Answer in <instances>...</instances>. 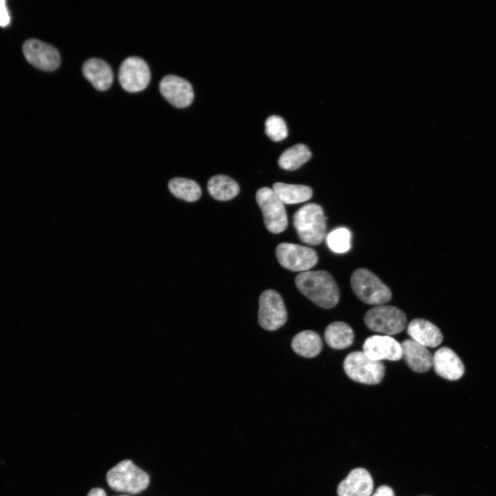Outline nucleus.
<instances>
[{
	"instance_id": "obj_1",
	"label": "nucleus",
	"mask_w": 496,
	"mask_h": 496,
	"mask_svg": "<svg viewBox=\"0 0 496 496\" xmlns=\"http://www.w3.org/2000/svg\"><path fill=\"white\" fill-rule=\"evenodd\" d=\"M295 283L301 293L322 308H333L339 302V288L326 271L301 272L296 277Z\"/></svg>"
},
{
	"instance_id": "obj_2",
	"label": "nucleus",
	"mask_w": 496,
	"mask_h": 496,
	"mask_svg": "<svg viewBox=\"0 0 496 496\" xmlns=\"http://www.w3.org/2000/svg\"><path fill=\"white\" fill-rule=\"evenodd\" d=\"M293 226L300 240L307 245H318L326 236V218L320 205L309 203L296 211Z\"/></svg>"
},
{
	"instance_id": "obj_3",
	"label": "nucleus",
	"mask_w": 496,
	"mask_h": 496,
	"mask_svg": "<svg viewBox=\"0 0 496 496\" xmlns=\"http://www.w3.org/2000/svg\"><path fill=\"white\" fill-rule=\"evenodd\" d=\"M351 285L357 297L366 304L379 306L391 299L390 289L366 269L360 268L353 272Z\"/></svg>"
},
{
	"instance_id": "obj_4",
	"label": "nucleus",
	"mask_w": 496,
	"mask_h": 496,
	"mask_svg": "<svg viewBox=\"0 0 496 496\" xmlns=\"http://www.w3.org/2000/svg\"><path fill=\"white\" fill-rule=\"evenodd\" d=\"M107 482L114 490L138 493L145 490L149 482V475L132 461L120 462L107 473Z\"/></svg>"
},
{
	"instance_id": "obj_5",
	"label": "nucleus",
	"mask_w": 496,
	"mask_h": 496,
	"mask_svg": "<svg viewBox=\"0 0 496 496\" xmlns=\"http://www.w3.org/2000/svg\"><path fill=\"white\" fill-rule=\"evenodd\" d=\"M343 368L349 378L364 384L380 383L385 373L382 362L371 359L363 351H353L347 355Z\"/></svg>"
},
{
	"instance_id": "obj_6",
	"label": "nucleus",
	"mask_w": 496,
	"mask_h": 496,
	"mask_svg": "<svg viewBox=\"0 0 496 496\" xmlns=\"http://www.w3.org/2000/svg\"><path fill=\"white\" fill-rule=\"evenodd\" d=\"M366 326L371 330L387 335L401 332L406 325V316L399 308L379 305L369 309L364 316Z\"/></svg>"
},
{
	"instance_id": "obj_7",
	"label": "nucleus",
	"mask_w": 496,
	"mask_h": 496,
	"mask_svg": "<svg viewBox=\"0 0 496 496\" xmlns=\"http://www.w3.org/2000/svg\"><path fill=\"white\" fill-rule=\"evenodd\" d=\"M256 199L264 218L267 229L271 233L279 234L287 226V216L282 202L273 189L261 187L256 194Z\"/></svg>"
},
{
	"instance_id": "obj_8",
	"label": "nucleus",
	"mask_w": 496,
	"mask_h": 496,
	"mask_svg": "<svg viewBox=\"0 0 496 496\" xmlns=\"http://www.w3.org/2000/svg\"><path fill=\"white\" fill-rule=\"evenodd\" d=\"M258 321L267 331H275L287 322V312L278 292L273 289L264 291L259 297Z\"/></svg>"
},
{
	"instance_id": "obj_9",
	"label": "nucleus",
	"mask_w": 496,
	"mask_h": 496,
	"mask_svg": "<svg viewBox=\"0 0 496 496\" xmlns=\"http://www.w3.org/2000/svg\"><path fill=\"white\" fill-rule=\"evenodd\" d=\"M279 263L292 271H307L313 267L318 260L313 249L300 245L282 242L276 249Z\"/></svg>"
},
{
	"instance_id": "obj_10",
	"label": "nucleus",
	"mask_w": 496,
	"mask_h": 496,
	"mask_svg": "<svg viewBox=\"0 0 496 496\" xmlns=\"http://www.w3.org/2000/svg\"><path fill=\"white\" fill-rule=\"evenodd\" d=\"M150 70L147 63L140 57L125 59L118 70V81L127 92L135 93L145 89L150 81Z\"/></svg>"
},
{
	"instance_id": "obj_11",
	"label": "nucleus",
	"mask_w": 496,
	"mask_h": 496,
	"mask_svg": "<svg viewBox=\"0 0 496 496\" xmlns=\"http://www.w3.org/2000/svg\"><path fill=\"white\" fill-rule=\"evenodd\" d=\"M26 60L34 67L44 71H54L61 63L58 50L52 45L37 39L27 40L23 46Z\"/></svg>"
},
{
	"instance_id": "obj_12",
	"label": "nucleus",
	"mask_w": 496,
	"mask_h": 496,
	"mask_svg": "<svg viewBox=\"0 0 496 496\" xmlns=\"http://www.w3.org/2000/svg\"><path fill=\"white\" fill-rule=\"evenodd\" d=\"M159 89L163 96L178 108L186 107L193 101L192 85L178 76L169 74L164 76L159 83Z\"/></svg>"
},
{
	"instance_id": "obj_13",
	"label": "nucleus",
	"mask_w": 496,
	"mask_h": 496,
	"mask_svg": "<svg viewBox=\"0 0 496 496\" xmlns=\"http://www.w3.org/2000/svg\"><path fill=\"white\" fill-rule=\"evenodd\" d=\"M363 352L377 361H397L402 358L401 344L389 335L369 337L364 342Z\"/></svg>"
},
{
	"instance_id": "obj_14",
	"label": "nucleus",
	"mask_w": 496,
	"mask_h": 496,
	"mask_svg": "<svg viewBox=\"0 0 496 496\" xmlns=\"http://www.w3.org/2000/svg\"><path fill=\"white\" fill-rule=\"evenodd\" d=\"M373 479L364 468H355L338 486V496H371Z\"/></svg>"
},
{
	"instance_id": "obj_15",
	"label": "nucleus",
	"mask_w": 496,
	"mask_h": 496,
	"mask_svg": "<svg viewBox=\"0 0 496 496\" xmlns=\"http://www.w3.org/2000/svg\"><path fill=\"white\" fill-rule=\"evenodd\" d=\"M435 373L448 380H457L464 373V366L457 355L448 347H443L433 356Z\"/></svg>"
},
{
	"instance_id": "obj_16",
	"label": "nucleus",
	"mask_w": 496,
	"mask_h": 496,
	"mask_svg": "<svg viewBox=\"0 0 496 496\" xmlns=\"http://www.w3.org/2000/svg\"><path fill=\"white\" fill-rule=\"evenodd\" d=\"M402 358L409 367L417 373H425L433 366V355L426 347L407 339L401 343Z\"/></svg>"
},
{
	"instance_id": "obj_17",
	"label": "nucleus",
	"mask_w": 496,
	"mask_h": 496,
	"mask_svg": "<svg viewBox=\"0 0 496 496\" xmlns=\"http://www.w3.org/2000/svg\"><path fill=\"white\" fill-rule=\"evenodd\" d=\"M407 333L413 340L425 347H436L443 340V335L439 328L422 318L414 319L409 323Z\"/></svg>"
},
{
	"instance_id": "obj_18",
	"label": "nucleus",
	"mask_w": 496,
	"mask_h": 496,
	"mask_svg": "<svg viewBox=\"0 0 496 496\" xmlns=\"http://www.w3.org/2000/svg\"><path fill=\"white\" fill-rule=\"evenodd\" d=\"M82 72L93 87L99 91L107 90L113 82V72L105 61L92 58L87 60L82 66Z\"/></svg>"
},
{
	"instance_id": "obj_19",
	"label": "nucleus",
	"mask_w": 496,
	"mask_h": 496,
	"mask_svg": "<svg viewBox=\"0 0 496 496\" xmlns=\"http://www.w3.org/2000/svg\"><path fill=\"white\" fill-rule=\"evenodd\" d=\"M291 347L298 355L311 358L320 353L322 342L316 332L305 330L299 332L293 338Z\"/></svg>"
},
{
	"instance_id": "obj_20",
	"label": "nucleus",
	"mask_w": 496,
	"mask_h": 496,
	"mask_svg": "<svg viewBox=\"0 0 496 496\" xmlns=\"http://www.w3.org/2000/svg\"><path fill=\"white\" fill-rule=\"evenodd\" d=\"M324 339L330 347L343 349L353 344L354 333L349 324L343 322H334L326 328Z\"/></svg>"
},
{
	"instance_id": "obj_21",
	"label": "nucleus",
	"mask_w": 496,
	"mask_h": 496,
	"mask_svg": "<svg viewBox=\"0 0 496 496\" xmlns=\"http://www.w3.org/2000/svg\"><path fill=\"white\" fill-rule=\"evenodd\" d=\"M273 190L283 204H297L309 200L313 196L311 188L304 185L276 183Z\"/></svg>"
},
{
	"instance_id": "obj_22",
	"label": "nucleus",
	"mask_w": 496,
	"mask_h": 496,
	"mask_svg": "<svg viewBox=\"0 0 496 496\" xmlns=\"http://www.w3.org/2000/svg\"><path fill=\"white\" fill-rule=\"evenodd\" d=\"M207 189L211 197L218 200H229L239 192L238 183L225 175L212 176L207 183Z\"/></svg>"
},
{
	"instance_id": "obj_23",
	"label": "nucleus",
	"mask_w": 496,
	"mask_h": 496,
	"mask_svg": "<svg viewBox=\"0 0 496 496\" xmlns=\"http://www.w3.org/2000/svg\"><path fill=\"white\" fill-rule=\"evenodd\" d=\"M311 152L304 144H296L287 149L278 159L279 166L286 170H296L307 163Z\"/></svg>"
},
{
	"instance_id": "obj_24",
	"label": "nucleus",
	"mask_w": 496,
	"mask_h": 496,
	"mask_svg": "<svg viewBox=\"0 0 496 496\" xmlns=\"http://www.w3.org/2000/svg\"><path fill=\"white\" fill-rule=\"evenodd\" d=\"M168 187L174 196L188 202L197 200L202 193L196 181L185 178H172L168 183Z\"/></svg>"
},
{
	"instance_id": "obj_25",
	"label": "nucleus",
	"mask_w": 496,
	"mask_h": 496,
	"mask_svg": "<svg viewBox=\"0 0 496 496\" xmlns=\"http://www.w3.org/2000/svg\"><path fill=\"white\" fill-rule=\"evenodd\" d=\"M351 234L344 227L334 229L327 237V243L333 252L342 254L347 252L351 247Z\"/></svg>"
},
{
	"instance_id": "obj_26",
	"label": "nucleus",
	"mask_w": 496,
	"mask_h": 496,
	"mask_svg": "<svg viewBox=\"0 0 496 496\" xmlns=\"http://www.w3.org/2000/svg\"><path fill=\"white\" fill-rule=\"evenodd\" d=\"M265 133L273 141H280L288 134L284 119L277 115L269 116L265 121Z\"/></svg>"
},
{
	"instance_id": "obj_27",
	"label": "nucleus",
	"mask_w": 496,
	"mask_h": 496,
	"mask_svg": "<svg viewBox=\"0 0 496 496\" xmlns=\"http://www.w3.org/2000/svg\"><path fill=\"white\" fill-rule=\"evenodd\" d=\"M10 21V15L6 6V1L0 0V26L6 27Z\"/></svg>"
},
{
	"instance_id": "obj_28",
	"label": "nucleus",
	"mask_w": 496,
	"mask_h": 496,
	"mask_svg": "<svg viewBox=\"0 0 496 496\" xmlns=\"http://www.w3.org/2000/svg\"><path fill=\"white\" fill-rule=\"evenodd\" d=\"M372 496H395L393 490L387 485L379 486Z\"/></svg>"
},
{
	"instance_id": "obj_29",
	"label": "nucleus",
	"mask_w": 496,
	"mask_h": 496,
	"mask_svg": "<svg viewBox=\"0 0 496 496\" xmlns=\"http://www.w3.org/2000/svg\"><path fill=\"white\" fill-rule=\"evenodd\" d=\"M87 496H106V493L102 488H94L90 490Z\"/></svg>"
},
{
	"instance_id": "obj_30",
	"label": "nucleus",
	"mask_w": 496,
	"mask_h": 496,
	"mask_svg": "<svg viewBox=\"0 0 496 496\" xmlns=\"http://www.w3.org/2000/svg\"><path fill=\"white\" fill-rule=\"evenodd\" d=\"M122 496H125V495H122Z\"/></svg>"
}]
</instances>
